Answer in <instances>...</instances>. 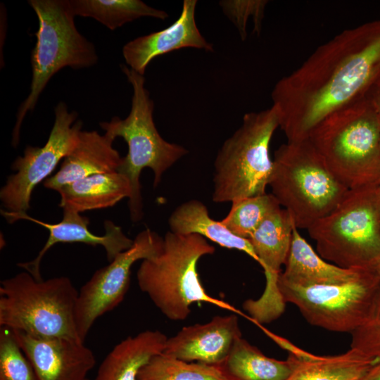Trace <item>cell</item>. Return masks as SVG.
Returning a JSON list of instances; mask_svg holds the SVG:
<instances>
[{
    "label": "cell",
    "instance_id": "16",
    "mask_svg": "<svg viewBox=\"0 0 380 380\" xmlns=\"http://www.w3.org/2000/svg\"><path fill=\"white\" fill-rule=\"evenodd\" d=\"M196 4V0H184L179 17L169 27L126 43L122 56L129 68L144 75L148 65L155 58L172 51L194 48L213 51V44L204 38L197 27Z\"/></svg>",
    "mask_w": 380,
    "mask_h": 380
},
{
    "label": "cell",
    "instance_id": "3",
    "mask_svg": "<svg viewBox=\"0 0 380 380\" xmlns=\"http://www.w3.org/2000/svg\"><path fill=\"white\" fill-rule=\"evenodd\" d=\"M215 251L201 235L169 231L163 237L160 253L140 264L137 272L138 286L172 321L186 319L194 303L207 302L229 308L207 293L197 272L198 260Z\"/></svg>",
    "mask_w": 380,
    "mask_h": 380
},
{
    "label": "cell",
    "instance_id": "7",
    "mask_svg": "<svg viewBox=\"0 0 380 380\" xmlns=\"http://www.w3.org/2000/svg\"><path fill=\"white\" fill-rule=\"evenodd\" d=\"M77 296L68 277L37 280L20 272L1 281L0 326L37 337L80 340L75 316Z\"/></svg>",
    "mask_w": 380,
    "mask_h": 380
},
{
    "label": "cell",
    "instance_id": "2",
    "mask_svg": "<svg viewBox=\"0 0 380 380\" xmlns=\"http://www.w3.org/2000/svg\"><path fill=\"white\" fill-rule=\"evenodd\" d=\"M307 139L349 190L380 185V116L366 96L325 118Z\"/></svg>",
    "mask_w": 380,
    "mask_h": 380
},
{
    "label": "cell",
    "instance_id": "34",
    "mask_svg": "<svg viewBox=\"0 0 380 380\" xmlns=\"http://www.w3.org/2000/svg\"><path fill=\"white\" fill-rule=\"evenodd\" d=\"M86 380H89V379H87Z\"/></svg>",
    "mask_w": 380,
    "mask_h": 380
},
{
    "label": "cell",
    "instance_id": "26",
    "mask_svg": "<svg viewBox=\"0 0 380 380\" xmlns=\"http://www.w3.org/2000/svg\"><path fill=\"white\" fill-rule=\"evenodd\" d=\"M280 207L272 194L247 197L232 202L229 212L221 222L236 236L249 239L263 220Z\"/></svg>",
    "mask_w": 380,
    "mask_h": 380
},
{
    "label": "cell",
    "instance_id": "18",
    "mask_svg": "<svg viewBox=\"0 0 380 380\" xmlns=\"http://www.w3.org/2000/svg\"><path fill=\"white\" fill-rule=\"evenodd\" d=\"M364 269H346L328 262L315 251L295 225L284 270L279 280L300 287L336 284L356 278Z\"/></svg>",
    "mask_w": 380,
    "mask_h": 380
},
{
    "label": "cell",
    "instance_id": "8",
    "mask_svg": "<svg viewBox=\"0 0 380 380\" xmlns=\"http://www.w3.org/2000/svg\"><path fill=\"white\" fill-rule=\"evenodd\" d=\"M278 127L279 113L273 105L243 115L241 126L224 141L216 156L214 202H233L266 193L273 167L270 141Z\"/></svg>",
    "mask_w": 380,
    "mask_h": 380
},
{
    "label": "cell",
    "instance_id": "30",
    "mask_svg": "<svg viewBox=\"0 0 380 380\" xmlns=\"http://www.w3.org/2000/svg\"><path fill=\"white\" fill-rule=\"evenodd\" d=\"M380 116V77L374 84L366 95Z\"/></svg>",
    "mask_w": 380,
    "mask_h": 380
},
{
    "label": "cell",
    "instance_id": "21",
    "mask_svg": "<svg viewBox=\"0 0 380 380\" xmlns=\"http://www.w3.org/2000/svg\"><path fill=\"white\" fill-rule=\"evenodd\" d=\"M298 360V352L291 353L286 360L267 357L241 336L219 366L229 380H285Z\"/></svg>",
    "mask_w": 380,
    "mask_h": 380
},
{
    "label": "cell",
    "instance_id": "25",
    "mask_svg": "<svg viewBox=\"0 0 380 380\" xmlns=\"http://www.w3.org/2000/svg\"><path fill=\"white\" fill-rule=\"evenodd\" d=\"M137 380H229L220 366L179 360L163 352L139 371Z\"/></svg>",
    "mask_w": 380,
    "mask_h": 380
},
{
    "label": "cell",
    "instance_id": "1",
    "mask_svg": "<svg viewBox=\"0 0 380 380\" xmlns=\"http://www.w3.org/2000/svg\"><path fill=\"white\" fill-rule=\"evenodd\" d=\"M380 77V20L346 30L275 84L272 99L288 141L306 139L334 112L366 96Z\"/></svg>",
    "mask_w": 380,
    "mask_h": 380
},
{
    "label": "cell",
    "instance_id": "5",
    "mask_svg": "<svg viewBox=\"0 0 380 380\" xmlns=\"http://www.w3.org/2000/svg\"><path fill=\"white\" fill-rule=\"evenodd\" d=\"M272 160L268 185L298 229H307L329 214L349 191L331 172L308 139L282 144Z\"/></svg>",
    "mask_w": 380,
    "mask_h": 380
},
{
    "label": "cell",
    "instance_id": "6",
    "mask_svg": "<svg viewBox=\"0 0 380 380\" xmlns=\"http://www.w3.org/2000/svg\"><path fill=\"white\" fill-rule=\"evenodd\" d=\"M39 20L36 44L31 52L30 91L20 106L12 132V146L20 141L22 122L34 110L51 78L65 67L89 68L98 61L94 45L77 30L70 0H30Z\"/></svg>",
    "mask_w": 380,
    "mask_h": 380
},
{
    "label": "cell",
    "instance_id": "15",
    "mask_svg": "<svg viewBox=\"0 0 380 380\" xmlns=\"http://www.w3.org/2000/svg\"><path fill=\"white\" fill-rule=\"evenodd\" d=\"M241 336L236 315H217L206 323L182 328L167 338L163 353L186 362L219 366Z\"/></svg>",
    "mask_w": 380,
    "mask_h": 380
},
{
    "label": "cell",
    "instance_id": "27",
    "mask_svg": "<svg viewBox=\"0 0 380 380\" xmlns=\"http://www.w3.org/2000/svg\"><path fill=\"white\" fill-rule=\"evenodd\" d=\"M0 380H37L12 329H0Z\"/></svg>",
    "mask_w": 380,
    "mask_h": 380
},
{
    "label": "cell",
    "instance_id": "19",
    "mask_svg": "<svg viewBox=\"0 0 380 380\" xmlns=\"http://www.w3.org/2000/svg\"><path fill=\"white\" fill-rule=\"evenodd\" d=\"M57 191L61 196V208L81 213L113 207L123 198H129L132 188L127 176L114 172L84 177Z\"/></svg>",
    "mask_w": 380,
    "mask_h": 380
},
{
    "label": "cell",
    "instance_id": "20",
    "mask_svg": "<svg viewBox=\"0 0 380 380\" xmlns=\"http://www.w3.org/2000/svg\"><path fill=\"white\" fill-rule=\"evenodd\" d=\"M167 338L158 330H146L127 337L103 359L95 380H137L141 369L163 351Z\"/></svg>",
    "mask_w": 380,
    "mask_h": 380
},
{
    "label": "cell",
    "instance_id": "13",
    "mask_svg": "<svg viewBox=\"0 0 380 380\" xmlns=\"http://www.w3.org/2000/svg\"><path fill=\"white\" fill-rule=\"evenodd\" d=\"M63 210L61 222L51 224L30 217L27 213H13L1 210V215L10 224L20 220L32 221L45 227L49 231V237L37 255L32 260L18 263V266L32 274L37 280L43 279L40 265L46 252L58 243H82L92 246H101L106 251L108 261L111 262L119 253L129 248L134 239L127 237L120 227L110 220L104 222L105 234L96 235L88 227L89 219L80 213Z\"/></svg>",
    "mask_w": 380,
    "mask_h": 380
},
{
    "label": "cell",
    "instance_id": "22",
    "mask_svg": "<svg viewBox=\"0 0 380 380\" xmlns=\"http://www.w3.org/2000/svg\"><path fill=\"white\" fill-rule=\"evenodd\" d=\"M168 222L173 233L198 234L222 247L241 251L258 261L250 241L236 236L221 221L212 219L206 206L200 201L190 200L177 206Z\"/></svg>",
    "mask_w": 380,
    "mask_h": 380
},
{
    "label": "cell",
    "instance_id": "24",
    "mask_svg": "<svg viewBox=\"0 0 380 380\" xmlns=\"http://www.w3.org/2000/svg\"><path fill=\"white\" fill-rule=\"evenodd\" d=\"M70 4L75 16L92 18L110 30L142 17H169L140 0H70Z\"/></svg>",
    "mask_w": 380,
    "mask_h": 380
},
{
    "label": "cell",
    "instance_id": "29",
    "mask_svg": "<svg viewBox=\"0 0 380 380\" xmlns=\"http://www.w3.org/2000/svg\"><path fill=\"white\" fill-rule=\"evenodd\" d=\"M350 349L380 360V294L369 319L351 333Z\"/></svg>",
    "mask_w": 380,
    "mask_h": 380
},
{
    "label": "cell",
    "instance_id": "32",
    "mask_svg": "<svg viewBox=\"0 0 380 380\" xmlns=\"http://www.w3.org/2000/svg\"><path fill=\"white\" fill-rule=\"evenodd\" d=\"M368 267L380 278V257L372 262Z\"/></svg>",
    "mask_w": 380,
    "mask_h": 380
},
{
    "label": "cell",
    "instance_id": "31",
    "mask_svg": "<svg viewBox=\"0 0 380 380\" xmlns=\"http://www.w3.org/2000/svg\"><path fill=\"white\" fill-rule=\"evenodd\" d=\"M360 380H380V360L374 364Z\"/></svg>",
    "mask_w": 380,
    "mask_h": 380
},
{
    "label": "cell",
    "instance_id": "12",
    "mask_svg": "<svg viewBox=\"0 0 380 380\" xmlns=\"http://www.w3.org/2000/svg\"><path fill=\"white\" fill-rule=\"evenodd\" d=\"M163 244V238L157 233L149 229L143 230L134 239L129 248L97 270L80 288L75 316L77 333L82 341L99 317L122 301L129 286L133 265L158 254Z\"/></svg>",
    "mask_w": 380,
    "mask_h": 380
},
{
    "label": "cell",
    "instance_id": "11",
    "mask_svg": "<svg viewBox=\"0 0 380 380\" xmlns=\"http://www.w3.org/2000/svg\"><path fill=\"white\" fill-rule=\"evenodd\" d=\"M54 113V123L46 144L42 147L27 146L23 156L13 161L11 169L17 172L8 177L0 190L5 210L27 213L35 186L49 178L76 146L82 127V121H76L77 112H68L67 105L60 102Z\"/></svg>",
    "mask_w": 380,
    "mask_h": 380
},
{
    "label": "cell",
    "instance_id": "33",
    "mask_svg": "<svg viewBox=\"0 0 380 380\" xmlns=\"http://www.w3.org/2000/svg\"><path fill=\"white\" fill-rule=\"evenodd\" d=\"M375 196H376V208L378 210L379 221H380V185L378 186L376 188L375 190Z\"/></svg>",
    "mask_w": 380,
    "mask_h": 380
},
{
    "label": "cell",
    "instance_id": "23",
    "mask_svg": "<svg viewBox=\"0 0 380 380\" xmlns=\"http://www.w3.org/2000/svg\"><path fill=\"white\" fill-rule=\"evenodd\" d=\"M378 361L353 349L328 356L301 351L296 366L285 380H360Z\"/></svg>",
    "mask_w": 380,
    "mask_h": 380
},
{
    "label": "cell",
    "instance_id": "4",
    "mask_svg": "<svg viewBox=\"0 0 380 380\" xmlns=\"http://www.w3.org/2000/svg\"><path fill=\"white\" fill-rule=\"evenodd\" d=\"M120 67L133 89L129 114L125 119L115 116L110 121L99 125L106 134L114 139L122 138L128 146V152L122 158L118 172L127 176L130 182V217L133 222H137L143 216L139 182L142 170L146 167L152 170L156 187L165 172L188 151L179 144L165 141L158 132L153 118L154 105L145 87L144 76L125 65Z\"/></svg>",
    "mask_w": 380,
    "mask_h": 380
},
{
    "label": "cell",
    "instance_id": "17",
    "mask_svg": "<svg viewBox=\"0 0 380 380\" xmlns=\"http://www.w3.org/2000/svg\"><path fill=\"white\" fill-rule=\"evenodd\" d=\"M114 140L106 133L101 135L96 131H81L76 146L63 160L58 172L43 182L44 187L57 191L93 175L118 172L122 157L113 147Z\"/></svg>",
    "mask_w": 380,
    "mask_h": 380
},
{
    "label": "cell",
    "instance_id": "28",
    "mask_svg": "<svg viewBox=\"0 0 380 380\" xmlns=\"http://www.w3.org/2000/svg\"><path fill=\"white\" fill-rule=\"evenodd\" d=\"M267 2L265 0H227L220 1L219 4L237 28L241 39L245 40L247 37L246 25L250 18L254 21V31L260 33Z\"/></svg>",
    "mask_w": 380,
    "mask_h": 380
},
{
    "label": "cell",
    "instance_id": "14",
    "mask_svg": "<svg viewBox=\"0 0 380 380\" xmlns=\"http://www.w3.org/2000/svg\"><path fill=\"white\" fill-rule=\"evenodd\" d=\"M13 331L37 380H86L96 365L94 353L79 339Z\"/></svg>",
    "mask_w": 380,
    "mask_h": 380
},
{
    "label": "cell",
    "instance_id": "9",
    "mask_svg": "<svg viewBox=\"0 0 380 380\" xmlns=\"http://www.w3.org/2000/svg\"><path fill=\"white\" fill-rule=\"evenodd\" d=\"M376 187L349 190L333 210L307 229L325 260L358 269L368 267L380 257Z\"/></svg>",
    "mask_w": 380,
    "mask_h": 380
},
{
    "label": "cell",
    "instance_id": "10",
    "mask_svg": "<svg viewBox=\"0 0 380 380\" xmlns=\"http://www.w3.org/2000/svg\"><path fill=\"white\" fill-rule=\"evenodd\" d=\"M284 301L296 305L310 324L352 333L372 315L380 294V278L369 267L355 279L336 284L300 287L279 280Z\"/></svg>",
    "mask_w": 380,
    "mask_h": 380
}]
</instances>
